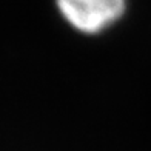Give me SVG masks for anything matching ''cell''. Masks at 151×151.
<instances>
[{
  "instance_id": "obj_1",
  "label": "cell",
  "mask_w": 151,
  "mask_h": 151,
  "mask_svg": "<svg viewBox=\"0 0 151 151\" xmlns=\"http://www.w3.org/2000/svg\"><path fill=\"white\" fill-rule=\"evenodd\" d=\"M63 22L82 36H99L123 19L128 0H54Z\"/></svg>"
}]
</instances>
